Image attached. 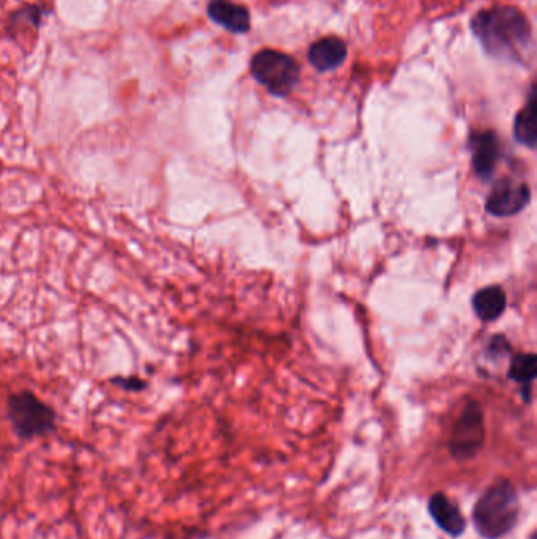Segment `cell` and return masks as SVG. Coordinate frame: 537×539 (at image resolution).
<instances>
[{
	"instance_id": "cell-11",
	"label": "cell",
	"mask_w": 537,
	"mask_h": 539,
	"mask_svg": "<svg viewBox=\"0 0 537 539\" xmlns=\"http://www.w3.org/2000/svg\"><path fill=\"white\" fill-rule=\"evenodd\" d=\"M506 305H508V298L500 286L484 287L473 297V309L476 316L484 322L500 319Z\"/></svg>"
},
{
	"instance_id": "cell-1",
	"label": "cell",
	"mask_w": 537,
	"mask_h": 539,
	"mask_svg": "<svg viewBox=\"0 0 537 539\" xmlns=\"http://www.w3.org/2000/svg\"><path fill=\"white\" fill-rule=\"evenodd\" d=\"M471 32L493 59L525 65L533 56V29L520 8L495 5L481 10L471 19Z\"/></svg>"
},
{
	"instance_id": "cell-13",
	"label": "cell",
	"mask_w": 537,
	"mask_h": 539,
	"mask_svg": "<svg viewBox=\"0 0 537 539\" xmlns=\"http://www.w3.org/2000/svg\"><path fill=\"white\" fill-rule=\"evenodd\" d=\"M537 376V358L534 354L517 355L512 358L509 379L530 388Z\"/></svg>"
},
{
	"instance_id": "cell-8",
	"label": "cell",
	"mask_w": 537,
	"mask_h": 539,
	"mask_svg": "<svg viewBox=\"0 0 537 539\" xmlns=\"http://www.w3.org/2000/svg\"><path fill=\"white\" fill-rule=\"evenodd\" d=\"M207 15L213 23L229 30L230 34H248L251 30V13L248 8L232 0H210Z\"/></svg>"
},
{
	"instance_id": "cell-3",
	"label": "cell",
	"mask_w": 537,
	"mask_h": 539,
	"mask_svg": "<svg viewBox=\"0 0 537 539\" xmlns=\"http://www.w3.org/2000/svg\"><path fill=\"white\" fill-rule=\"evenodd\" d=\"M7 418L16 437L23 442L45 439L57 428L56 410L30 390L8 396Z\"/></svg>"
},
{
	"instance_id": "cell-6",
	"label": "cell",
	"mask_w": 537,
	"mask_h": 539,
	"mask_svg": "<svg viewBox=\"0 0 537 539\" xmlns=\"http://www.w3.org/2000/svg\"><path fill=\"white\" fill-rule=\"evenodd\" d=\"M530 186L514 180H501L495 185L486 202V210L497 218H509L530 204Z\"/></svg>"
},
{
	"instance_id": "cell-12",
	"label": "cell",
	"mask_w": 537,
	"mask_h": 539,
	"mask_svg": "<svg viewBox=\"0 0 537 539\" xmlns=\"http://www.w3.org/2000/svg\"><path fill=\"white\" fill-rule=\"evenodd\" d=\"M536 86L531 87L530 95H528V101H526L525 108L520 109L519 114L515 116L514 122V136L520 144L534 149L536 147L537 133H536Z\"/></svg>"
},
{
	"instance_id": "cell-14",
	"label": "cell",
	"mask_w": 537,
	"mask_h": 539,
	"mask_svg": "<svg viewBox=\"0 0 537 539\" xmlns=\"http://www.w3.org/2000/svg\"><path fill=\"white\" fill-rule=\"evenodd\" d=\"M112 385L122 388L123 391L138 393V391H142L147 388V380L136 376L114 377V379H112Z\"/></svg>"
},
{
	"instance_id": "cell-7",
	"label": "cell",
	"mask_w": 537,
	"mask_h": 539,
	"mask_svg": "<svg viewBox=\"0 0 537 539\" xmlns=\"http://www.w3.org/2000/svg\"><path fill=\"white\" fill-rule=\"evenodd\" d=\"M473 169L479 179L489 180L500 158V139L493 131H476L470 138Z\"/></svg>"
},
{
	"instance_id": "cell-4",
	"label": "cell",
	"mask_w": 537,
	"mask_h": 539,
	"mask_svg": "<svg viewBox=\"0 0 537 539\" xmlns=\"http://www.w3.org/2000/svg\"><path fill=\"white\" fill-rule=\"evenodd\" d=\"M300 73L297 60L276 49H262L251 60L252 78L275 97H287L298 86Z\"/></svg>"
},
{
	"instance_id": "cell-9",
	"label": "cell",
	"mask_w": 537,
	"mask_h": 539,
	"mask_svg": "<svg viewBox=\"0 0 537 539\" xmlns=\"http://www.w3.org/2000/svg\"><path fill=\"white\" fill-rule=\"evenodd\" d=\"M347 54H349L347 43L342 38L330 35L320 38L309 46L308 62L315 70L326 73L344 65Z\"/></svg>"
},
{
	"instance_id": "cell-10",
	"label": "cell",
	"mask_w": 537,
	"mask_h": 539,
	"mask_svg": "<svg viewBox=\"0 0 537 539\" xmlns=\"http://www.w3.org/2000/svg\"><path fill=\"white\" fill-rule=\"evenodd\" d=\"M429 513L435 524L448 535L457 538V536L465 532L467 521H465L462 511H460L457 503L452 502L448 495L443 494V492H437V494L430 497Z\"/></svg>"
},
{
	"instance_id": "cell-5",
	"label": "cell",
	"mask_w": 537,
	"mask_h": 539,
	"mask_svg": "<svg viewBox=\"0 0 537 539\" xmlns=\"http://www.w3.org/2000/svg\"><path fill=\"white\" fill-rule=\"evenodd\" d=\"M484 440H486L484 412L478 402H468L452 429L449 451L457 461H468L475 458L478 451L484 447Z\"/></svg>"
},
{
	"instance_id": "cell-2",
	"label": "cell",
	"mask_w": 537,
	"mask_h": 539,
	"mask_svg": "<svg viewBox=\"0 0 537 539\" xmlns=\"http://www.w3.org/2000/svg\"><path fill=\"white\" fill-rule=\"evenodd\" d=\"M520 499L508 480L493 483L473 508V522L484 539H500L519 522Z\"/></svg>"
}]
</instances>
